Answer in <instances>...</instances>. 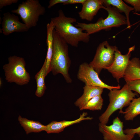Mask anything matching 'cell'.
<instances>
[{
	"mask_svg": "<svg viewBox=\"0 0 140 140\" xmlns=\"http://www.w3.org/2000/svg\"><path fill=\"white\" fill-rule=\"evenodd\" d=\"M58 13V16L51 18V21L54 29L68 44L76 47L80 42L88 43L89 35L81 28L73 25L76 22L75 18L67 17L61 9L59 10Z\"/></svg>",
	"mask_w": 140,
	"mask_h": 140,
	"instance_id": "obj_1",
	"label": "cell"
},
{
	"mask_svg": "<svg viewBox=\"0 0 140 140\" xmlns=\"http://www.w3.org/2000/svg\"><path fill=\"white\" fill-rule=\"evenodd\" d=\"M53 52L50 64L51 72L54 75H62L66 82L71 83L72 80L69 71L71 61L69 57L68 44L54 29L53 32Z\"/></svg>",
	"mask_w": 140,
	"mask_h": 140,
	"instance_id": "obj_2",
	"label": "cell"
},
{
	"mask_svg": "<svg viewBox=\"0 0 140 140\" xmlns=\"http://www.w3.org/2000/svg\"><path fill=\"white\" fill-rule=\"evenodd\" d=\"M102 9L106 10L108 13V16L106 18H100L95 23L86 24L77 22L75 26L85 31L89 35L102 30H110L113 27H118L127 24L125 17L115 7L110 5H103Z\"/></svg>",
	"mask_w": 140,
	"mask_h": 140,
	"instance_id": "obj_3",
	"label": "cell"
},
{
	"mask_svg": "<svg viewBox=\"0 0 140 140\" xmlns=\"http://www.w3.org/2000/svg\"><path fill=\"white\" fill-rule=\"evenodd\" d=\"M136 94L132 92L126 83L120 89H114L108 94L109 104L105 111L100 116V123L106 124L113 114L118 109L122 111L124 107L128 106Z\"/></svg>",
	"mask_w": 140,
	"mask_h": 140,
	"instance_id": "obj_4",
	"label": "cell"
},
{
	"mask_svg": "<svg viewBox=\"0 0 140 140\" xmlns=\"http://www.w3.org/2000/svg\"><path fill=\"white\" fill-rule=\"evenodd\" d=\"M8 59V63L3 66L6 80L8 82L15 83L21 86L27 84L30 76L25 69L24 58L13 55L9 57Z\"/></svg>",
	"mask_w": 140,
	"mask_h": 140,
	"instance_id": "obj_5",
	"label": "cell"
},
{
	"mask_svg": "<svg viewBox=\"0 0 140 140\" xmlns=\"http://www.w3.org/2000/svg\"><path fill=\"white\" fill-rule=\"evenodd\" d=\"M45 9L38 0H27L18 5L11 12L20 16L22 20L29 28L36 26L40 16L44 15Z\"/></svg>",
	"mask_w": 140,
	"mask_h": 140,
	"instance_id": "obj_6",
	"label": "cell"
},
{
	"mask_svg": "<svg viewBox=\"0 0 140 140\" xmlns=\"http://www.w3.org/2000/svg\"><path fill=\"white\" fill-rule=\"evenodd\" d=\"M117 47L110 45L107 41L100 43L97 48L92 61L89 64L99 74L102 70L113 62L115 53Z\"/></svg>",
	"mask_w": 140,
	"mask_h": 140,
	"instance_id": "obj_7",
	"label": "cell"
},
{
	"mask_svg": "<svg viewBox=\"0 0 140 140\" xmlns=\"http://www.w3.org/2000/svg\"><path fill=\"white\" fill-rule=\"evenodd\" d=\"M77 78L85 85L100 87L110 91L114 89H120L121 88L120 85L110 86L104 83L99 78L98 74L86 62L82 63L80 65Z\"/></svg>",
	"mask_w": 140,
	"mask_h": 140,
	"instance_id": "obj_8",
	"label": "cell"
},
{
	"mask_svg": "<svg viewBox=\"0 0 140 140\" xmlns=\"http://www.w3.org/2000/svg\"><path fill=\"white\" fill-rule=\"evenodd\" d=\"M123 122L117 117L110 125L100 123L99 129L104 140H132L135 135L125 134L123 130Z\"/></svg>",
	"mask_w": 140,
	"mask_h": 140,
	"instance_id": "obj_9",
	"label": "cell"
},
{
	"mask_svg": "<svg viewBox=\"0 0 140 140\" xmlns=\"http://www.w3.org/2000/svg\"><path fill=\"white\" fill-rule=\"evenodd\" d=\"M135 46L128 49V51L125 55L122 54L118 48L115 53L114 59L113 62L110 66L106 67L118 82L120 79L123 78L124 74L130 60L131 52L134 51Z\"/></svg>",
	"mask_w": 140,
	"mask_h": 140,
	"instance_id": "obj_10",
	"label": "cell"
},
{
	"mask_svg": "<svg viewBox=\"0 0 140 140\" xmlns=\"http://www.w3.org/2000/svg\"><path fill=\"white\" fill-rule=\"evenodd\" d=\"M2 19V30L5 35L14 32H26L29 29L24 24L20 22L18 17L14 13H5Z\"/></svg>",
	"mask_w": 140,
	"mask_h": 140,
	"instance_id": "obj_11",
	"label": "cell"
},
{
	"mask_svg": "<svg viewBox=\"0 0 140 140\" xmlns=\"http://www.w3.org/2000/svg\"><path fill=\"white\" fill-rule=\"evenodd\" d=\"M82 5L81 9L78 12L79 16L82 19L89 21L93 20L103 6L102 0H86Z\"/></svg>",
	"mask_w": 140,
	"mask_h": 140,
	"instance_id": "obj_12",
	"label": "cell"
},
{
	"mask_svg": "<svg viewBox=\"0 0 140 140\" xmlns=\"http://www.w3.org/2000/svg\"><path fill=\"white\" fill-rule=\"evenodd\" d=\"M87 115L86 112H83L78 119L73 121L63 120L60 121H53L45 125V130L48 134L58 133L63 131L65 128L74 124L79 123L85 120H91L92 117L86 116Z\"/></svg>",
	"mask_w": 140,
	"mask_h": 140,
	"instance_id": "obj_13",
	"label": "cell"
},
{
	"mask_svg": "<svg viewBox=\"0 0 140 140\" xmlns=\"http://www.w3.org/2000/svg\"><path fill=\"white\" fill-rule=\"evenodd\" d=\"M104 88L100 87L85 85L83 87L82 95L74 102L80 110L90 100L94 97L101 95Z\"/></svg>",
	"mask_w": 140,
	"mask_h": 140,
	"instance_id": "obj_14",
	"label": "cell"
},
{
	"mask_svg": "<svg viewBox=\"0 0 140 140\" xmlns=\"http://www.w3.org/2000/svg\"><path fill=\"white\" fill-rule=\"evenodd\" d=\"M47 38L46 43L47 51L45 60L46 61V76L51 72L50 64L53 48V32L54 29V25L52 22L46 25Z\"/></svg>",
	"mask_w": 140,
	"mask_h": 140,
	"instance_id": "obj_15",
	"label": "cell"
},
{
	"mask_svg": "<svg viewBox=\"0 0 140 140\" xmlns=\"http://www.w3.org/2000/svg\"><path fill=\"white\" fill-rule=\"evenodd\" d=\"M123 78L125 81L140 80V60L138 58H134L130 60Z\"/></svg>",
	"mask_w": 140,
	"mask_h": 140,
	"instance_id": "obj_16",
	"label": "cell"
},
{
	"mask_svg": "<svg viewBox=\"0 0 140 140\" xmlns=\"http://www.w3.org/2000/svg\"><path fill=\"white\" fill-rule=\"evenodd\" d=\"M103 5L104 6L110 5L116 8L120 13L123 12L125 15L127 28L130 29L131 25L129 19L130 12L134 10L133 7L128 5L122 0H102Z\"/></svg>",
	"mask_w": 140,
	"mask_h": 140,
	"instance_id": "obj_17",
	"label": "cell"
},
{
	"mask_svg": "<svg viewBox=\"0 0 140 140\" xmlns=\"http://www.w3.org/2000/svg\"><path fill=\"white\" fill-rule=\"evenodd\" d=\"M18 120L27 135L31 132H39L45 130V125L39 121L29 120L19 116Z\"/></svg>",
	"mask_w": 140,
	"mask_h": 140,
	"instance_id": "obj_18",
	"label": "cell"
},
{
	"mask_svg": "<svg viewBox=\"0 0 140 140\" xmlns=\"http://www.w3.org/2000/svg\"><path fill=\"white\" fill-rule=\"evenodd\" d=\"M119 112L124 114L125 120H132L136 116L140 114V97L134 98L125 111L122 110Z\"/></svg>",
	"mask_w": 140,
	"mask_h": 140,
	"instance_id": "obj_19",
	"label": "cell"
},
{
	"mask_svg": "<svg viewBox=\"0 0 140 140\" xmlns=\"http://www.w3.org/2000/svg\"><path fill=\"white\" fill-rule=\"evenodd\" d=\"M46 61L45 60L41 69L35 76L37 84L35 95L39 97H41L43 95L46 89L45 80V77L46 76Z\"/></svg>",
	"mask_w": 140,
	"mask_h": 140,
	"instance_id": "obj_20",
	"label": "cell"
},
{
	"mask_svg": "<svg viewBox=\"0 0 140 140\" xmlns=\"http://www.w3.org/2000/svg\"><path fill=\"white\" fill-rule=\"evenodd\" d=\"M103 103V100L101 95H97L89 100L80 110H101L102 108Z\"/></svg>",
	"mask_w": 140,
	"mask_h": 140,
	"instance_id": "obj_21",
	"label": "cell"
},
{
	"mask_svg": "<svg viewBox=\"0 0 140 140\" xmlns=\"http://www.w3.org/2000/svg\"><path fill=\"white\" fill-rule=\"evenodd\" d=\"M126 82L131 90L135 91L140 95V80L127 81Z\"/></svg>",
	"mask_w": 140,
	"mask_h": 140,
	"instance_id": "obj_22",
	"label": "cell"
},
{
	"mask_svg": "<svg viewBox=\"0 0 140 140\" xmlns=\"http://www.w3.org/2000/svg\"><path fill=\"white\" fill-rule=\"evenodd\" d=\"M124 1L132 6L135 12H140V0H124Z\"/></svg>",
	"mask_w": 140,
	"mask_h": 140,
	"instance_id": "obj_23",
	"label": "cell"
},
{
	"mask_svg": "<svg viewBox=\"0 0 140 140\" xmlns=\"http://www.w3.org/2000/svg\"><path fill=\"white\" fill-rule=\"evenodd\" d=\"M18 0H0V9H1L4 6L10 5L18 2Z\"/></svg>",
	"mask_w": 140,
	"mask_h": 140,
	"instance_id": "obj_24",
	"label": "cell"
},
{
	"mask_svg": "<svg viewBox=\"0 0 140 140\" xmlns=\"http://www.w3.org/2000/svg\"><path fill=\"white\" fill-rule=\"evenodd\" d=\"M124 133L127 135H135L140 132V126L135 128H128L124 130Z\"/></svg>",
	"mask_w": 140,
	"mask_h": 140,
	"instance_id": "obj_25",
	"label": "cell"
},
{
	"mask_svg": "<svg viewBox=\"0 0 140 140\" xmlns=\"http://www.w3.org/2000/svg\"><path fill=\"white\" fill-rule=\"evenodd\" d=\"M67 0H50L49 3L48 8H50L56 4L58 3H64Z\"/></svg>",
	"mask_w": 140,
	"mask_h": 140,
	"instance_id": "obj_26",
	"label": "cell"
},
{
	"mask_svg": "<svg viewBox=\"0 0 140 140\" xmlns=\"http://www.w3.org/2000/svg\"><path fill=\"white\" fill-rule=\"evenodd\" d=\"M86 0H67V1L63 4L64 5L69 4L81 3L83 4Z\"/></svg>",
	"mask_w": 140,
	"mask_h": 140,
	"instance_id": "obj_27",
	"label": "cell"
},
{
	"mask_svg": "<svg viewBox=\"0 0 140 140\" xmlns=\"http://www.w3.org/2000/svg\"><path fill=\"white\" fill-rule=\"evenodd\" d=\"M2 85V82L1 79V78H0V86H1Z\"/></svg>",
	"mask_w": 140,
	"mask_h": 140,
	"instance_id": "obj_28",
	"label": "cell"
},
{
	"mask_svg": "<svg viewBox=\"0 0 140 140\" xmlns=\"http://www.w3.org/2000/svg\"><path fill=\"white\" fill-rule=\"evenodd\" d=\"M137 134L138 135V136H139V137H140V132L139 133H138Z\"/></svg>",
	"mask_w": 140,
	"mask_h": 140,
	"instance_id": "obj_29",
	"label": "cell"
},
{
	"mask_svg": "<svg viewBox=\"0 0 140 140\" xmlns=\"http://www.w3.org/2000/svg\"><path fill=\"white\" fill-rule=\"evenodd\" d=\"M138 14V15H139L140 16V14Z\"/></svg>",
	"mask_w": 140,
	"mask_h": 140,
	"instance_id": "obj_30",
	"label": "cell"
}]
</instances>
